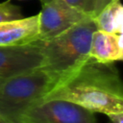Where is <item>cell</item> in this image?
I'll return each instance as SVG.
<instances>
[{
  "instance_id": "obj_14",
  "label": "cell",
  "mask_w": 123,
  "mask_h": 123,
  "mask_svg": "<svg viewBox=\"0 0 123 123\" xmlns=\"http://www.w3.org/2000/svg\"><path fill=\"white\" fill-rule=\"evenodd\" d=\"M0 123H10V122H8L7 120H5L4 118H2V117L0 116Z\"/></svg>"
},
{
  "instance_id": "obj_3",
  "label": "cell",
  "mask_w": 123,
  "mask_h": 123,
  "mask_svg": "<svg viewBox=\"0 0 123 123\" xmlns=\"http://www.w3.org/2000/svg\"><path fill=\"white\" fill-rule=\"evenodd\" d=\"M56 84V79L42 69L1 80L0 116L10 123H19L21 115L43 101Z\"/></svg>"
},
{
  "instance_id": "obj_4",
  "label": "cell",
  "mask_w": 123,
  "mask_h": 123,
  "mask_svg": "<svg viewBox=\"0 0 123 123\" xmlns=\"http://www.w3.org/2000/svg\"><path fill=\"white\" fill-rule=\"evenodd\" d=\"M19 123H96L94 112L72 102L46 100L29 108Z\"/></svg>"
},
{
  "instance_id": "obj_6",
  "label": "cell",
  "mask_w": 123,
  "mask_h": 123,
  "mask_svg": "<svg viewBox=\"0 0 123 123\" xmlns=\"http://www.w3.org/2000/svg\"><path fill=\"white\" fill-rule=\"evenodd\" d=\"M44 63L37 41L25 45L0 46V81L40 69Z\"/></svg>"
},
{
  "instance_id": "obj_2",
  "label": "cell",
  "mask_w": 123,
  "mask_h": 123,
  "mask_svg": "<svg viewBox=\"0 0 123 123\" xmlns=\"http://www.w3.org/2000/svg\"><path fill=\"white\" fill-rule=\"evenodd\" d=\"M95 30L93 17H89L57 37L37 40L44 57L40 69L52 75L57 84L73 74L90 58L91 37Z\"/></svg>"
},
{
  "instance_id": "obj_9",
  "label": "cell",
  "mask_w": 123,
  "mask_h": 123,
  "mask_svg": "<svg viewBox=\"0 0 123 123\" xmlns=\"http://www.w3.org/2000/svg\"><path fill=\"white\" fill-rule=\"evenodd\" d=\"M93 21L97 30L112 34H122L123 8L121 0L110 2L93 17Z\"/></svg>"
},
{
  "instance_id": "obj_10",
  "label": "cell",
  "mask_w": 123,
  "mask_h": 123,
  "mask_svg": "<svg viewBox=\"0 0 123 123\" xmlns=\"http://www.w3.org/2000/svg\"><path fill=\"white\" fill-rule=\"evenodd\" d=\"M22 12L18 6L12 5L11 0L0 3V22L22 18Z\"/></svg>"
},
{
  "instance_id": "obj_15",
  "label": "cell",
  "mask_w": 123,
  "mask_h": 123,
  "mask_svg": "<svg viewBox=\"0 0 123 123\" xmlns=\"http://www.w3.org/2000/svg\"><path fill=\"white\" fill-rule=\"evenodd\" d=\"M40 1H41L42 4H45V3H47V2H49V1H51V0H40Z\"/></svg>"
},
{
  "instance_id": "obj_12",
  "label": "cell",
  "mask_w": 123,
  "mask_h": 123,
  "mask_svg": "<svg viewBox=\"0 0 123 123\" xmlns=\"http://www.w3.org/2000/svg\"><path fill=\"white\" fill-rule=\"evenodd\" d=\"M111 1L112 0H95V2H94V10H93V14H92L93 17L96 14H98L100 12V11Z\"/></svg>"
},
{
  "instance_id": "obj_11",
  "label": "cell",
  "mask_w": 123,
  "mask_h": 123,
  "mask_svg": "<svg viewBox=\"0 0 123 123\" xmlns=\"http://www.w3.org/2000/svg\"><path fill=\"white\" fill-rule=\"evenodd\" d=\"M69 5L74 8L80 10L81 12L91 15L93 17V10H94V2L95 0H64Z\"/></svg>"
},
{
  "instance_id": "obj_7",
  "label": "cell",
  "mask_w": 123,
  "mask_h": 123,
  "mask_svg": "<svg viewBox=\"0 0 123 123\" xmlns=\"http://www.w3.org/2000/svg\"><path fill=\"white\" fill-rule=\"evenodd\" d=\"M38 40V13L0 22V46H16Z\"/></svg>"
},
{
  "instance_id": "obj_5",
  "label": "cell",
  "mask_w": 123,
  "mask_h": 123,
  "mask_svg": "<svg viewBox=\"0 0 123 123\" xmlns=\"http://www.w3.org/2000/svg\"><path fill=\"white\" fill-rule=\"evenodd\" d=\"M92 17L64 0H51L42 4L38 12V40H47Z\"/></svg>"
},
{
  "instance_id": "obj_8",
  "label": "cell",
  "mask_w": 123,
  "mask_h": 123,
  "mask_svg": "<svg viewBox=\"0 0 123 123\" xmlns=\"http://www.w3.org/2000/svg\"><path fill=\"white\" fill-rule=\"evenodd\" d=\"M89 57L103 63H113L122 61V34L95 30L91 37Z\"/></svg>"
},
{
  "instance_id": "obj_13",
  "label": "cell",
  "mask_w": 123,
  "mask_h": 123,
  "mask_svg": "<svg viewBox=\"0 0 123 123\" xmlns=\"http://www.w3.org/2000/svg\"><path fill=\"white\" fill-rule=\"evenodd\" d=\"M111 123H123V111L121 112H112L107 114Z\"/></svg>"
},
{
  "instance_id": "obj_1",
  "label": "cell",
  "mask_w": 123,
  "mask_h": 123,
  "mask_svg": "<svg viewBox=\"0 0 123 123\" xmlns=\"http://www.w3.org/2000/svg\"><path fill=\"white\" fill-rule=\"evenodd\" d=\"M122 88L119 72L113 63L89 58L73 74L57 84L43 101L64 100L107 115L123 111Z\"/></svg>"
}]
</instances>
